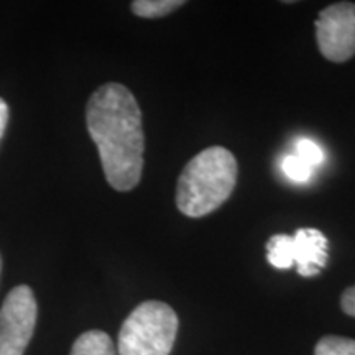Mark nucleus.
I'll return each mask as SVG.
<instances>
[{
	"label": "nucleus",
	"instance_id": "obj_1",
	"mask_svg": "<svg viewBox=\"0 0 355 355\" xmlns=\"http://www.w3.org/2000/svg\"><path fill=\"white\" fill-rule=\"evenodd\" d=\"M86 122L107 183L115 191H132L144 173L145 135L139 102L122 84H104L87 102Z\"/></svg>",
	"mask_w": 355,
	"mask_h": 355
},
{
	"label": "nucleus",
	"instance_id": "obj_2",
	"mask_svg": "<svg viewBox=\"0 0 355 355\" xmlns=\"http://www.w3.org/2000/svg\"><path fill=\"white\" fill-rule=\"evenodd\" d=\"M237 175V159L227 148L211 146L202 150L186 163L178 180V209L188 217L211 214L230 198Z\"/></svg>",
	"mask_w": 355,
	"mask_h": 355
},
{
	"label": "nucleus",
	"instance_id": "obj_3",
	"mask_svg": "<svg viewBox=\"0 0 355 355\" xmlns=\"http://www.w3.org/2000/svg\"><path fill=\"white\" fill-rule=\"evenodd\" d=\"M178 316L162 301H145L132 311L119 332V355H170Z\"/></svg>",
	"mask_w": 355,
	"mask_h": 355
},
{
	"label": "nucleus",
	"instance_id": "obj_4",
	"mask_svg": "<svg viewBox=\"0 0 355 355\" xmlns=\"http://www.w3.org/2000/svg\"><path fill=\"white\" fill-rule=\"evenodd\" d=\"M38 306L32 288L15 286L0 308V355H24L37 326Z\"/></svg>",
	"mask_w": 355,
	"mask_h": 355
},
{
	"label": "nucleus",
	"instance_id": "obj_5",
	"mask_svg": "<svg viewBox=\"0 0 355 355\" xmlns=\"http://www.w3.org/2000/svg\"><path fill=\"white\" fill-rule=\"evenodd\" d=\"M319 51L332 63H344L355 55V3H332L316 20Z\"/></svg>",
	"mask_w": 355,
	"mask_h": 355
},
{
	"label": "nucleus",
	"instance_id": "obj_6",
	"mask_svg": "<svg viewBox=\"0 0 355 355\" xmlns=\"http://www.w3.org/2000/svg\"><path fill=\"white\" fill-rule=\"evenodd\" d=\"M295 242V265L301 277H316L326 266L327 239L318 229H300L293 235Z\"/></svg>",
	"mask_w": 355,
	"mask_h": 355
},
{
	"label": "nucleus",
	"instance_id": "obj_7",
	"mask_svg": "<svg viewBox=\"0 0 355 355\" xmlns=\"http://www.w3.org/2000/svg\"><path fill=\"white\" fill-rule=\"evenodd\" d=\"M71 355H117L112 339L102 331H87L74 340Z\"/></svg>",
	"mask_w": 355,
	"mask_h": 355
},
{
	"label": "nucleus",
	"instance_id": "obj_8",
	"mask_svg": "<svg viewBox=\"0 0 355 355\" xmlns=\"http://www.w3.org/2000/svg\"><path fill=\"white\" fill-rule=\"evenodd\" d=\"M266 259L275 268L288 270L295 265V242L293 235L277 234L266 242Z\"/></svg>",
	"mask_w": 355,
	"mask_h": 355
},
{
	"label": "nucleus",
	"instance_id": "obj_9",
	"mask_svg": "<svg viewBox=\"0 0 355 355\" xmlns=\"http://www.w3.org/2000/svg\"><path fill=\"white\" fill-rule=\"evenodd\" d=\"M183 6V0H137L132 2V12L141 19H159Z\"/></svg>",
	"mask_w": 355,
	"mask_h": 355
},
{
	"label": "nucleus",
	"instance_id": "obj_10",
	"mask_svg": "<svg viewBox=\"0 0 355 355\" xmlns=\"http://www.w3.org/2000/svg\"><path fill=\"white\" fill-rule=\"evenodd\" d=\"M314 355H355V340L339 336H326L319 340Z\"/></svg>",
	"mask_w": 355,
	"mask_h": 355
},
{
	"label": "nucleus",
	"instance_id": "obj_11",
	"mask_svg": "<svg viewBox=\"0 0 355 355\" xmlns=\"http://www.w3.org/2000/svg\"><path fill=\"white\" fill-rule=\"evenodd\" d=\"M283 173L290 178L293 181H298V183H304L311 178V173H313V168L306 165L303 159L296 157V155H288V157L283 158L282 162Z\"/></svg>",
	"mask_w": 355,
	"mask_h": 355
},
{
	"label": "nucleus",
	"instance_id": "obj_12",
	"mask_svg": "<svg viewBox=\"0 0 355 355\" xmlns=\"http://www.w3.org/2000/svg\"><path fill=\"white\" fill-rule=\"evenodd\" d=\"M296 157L303 159L306 165L311 166L314 170L318 165H321L322 162V150L316 141L309 139H301L298 144H296Z\"/></svg>",
	"mask_w": 355,
	"mask_h": 355
},
{
	"label": "nucleus",
	"instance_id": "obj_13",
	"mask_svg": "<svg viewBox=\"0 0 355 355\" xmlns=\"http://www.w3.org/2000/svg\"><path fill=\"white\" fill-rule=\"evenodd\" d=\"M340 306H343V311L349 316L355 318V285L347 288L343 293V298H340Z\"/></svg>",
	"mask_w": 355,
	"mask_h": 355
},
{
	"label": "nucleus",
	"instance_id": "obj_14",
	"mask_svg": "<svg viewBox=\"0 0 355 355\" xmlns=\"http://www.w3.org/2000/svg\"><path fill=\"white\" fill-rule=\"evenodd\" d=\"M8 122V105L3 99H0V139L3 137V132H6Z\"/></svg>",
	"mask_w": 355,
	"mask_h": 355
},
{
	"label": "nucleus",
	"instance_id": "obj_15",
	"mask_svg": "<svg viewBox=\"0 0 355 355\" xmlns=\"http://www.w3.org/2000/svg\"><path fill=\"white\" fill-rule=\"evenodd\" d=\"M0 272H2V259H0Z\"/></svg>",
	"mask_w": 355,
	"mask_h": 355
}]
</instances>
